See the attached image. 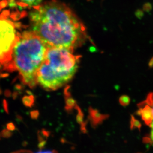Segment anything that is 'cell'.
Here are the masks:
<instances>
[{
	"label": "cell",
	"mask_w": 153,
	"mask_h": 153,
	"mask_svg": "<svg viewBox=\"0 0 153 153\" xmlns=\"http://www.w3.org/2000/svg\"><path fill=\"white\" fill-rule=\"evenodd\" d=\"M138 114L150 128L148 141L153 145V93H150L146 100L139 105Z\"/></svg>",
	"instance_id": "5"
},
{
	"label": "cell",
	"mask_w": 153,
	"mask_h": 153,
	"mask_svg": "<svg viewBox=\"0 0 153 153\" xmlns=\"http://www.w3.org/2000/svg\"><path fill=\"white\" fill-rule=\"evenodd\" d=\"M3 105H4V108L5 111H6L7 113H9L7 102L6 100H4V101H3Z\"/></svg>",
	"instance_id": "13"
},
{
	"label": "cell",
	"mask_w": 153,
	"mask_h": 153,
	"mask_svg": "<svg viewBox=\"0 0 153 153\" xmlns=\"http://www.w3.org/2000/svg\"><path fill=\"white\" fill-rule=\"evenodd\" d=\"M15 88H16V89H21V86L20 85H16V86H15Z\"/></svg>",
	"instance_id": "17"
},
{
	"label": "cell",
	"mask_w": 153,
	"mask_h": 153,
	"mask_svg": "<svg viewBox=\"0 0 153 153\" xmlns=\"http://www.w3.org/2000/svg\"><path fill=\"white\" fill-rule=\"evenodd\" d=\"M128 97H126L125 96H122L120 99V102L123 105H126L128 104L129 102Z\"/></svg>",
	"instance_id": "10"
},
{
	"label": "cell",
	"mask_w": 153,
	"mask_h": 153,
	"mask_svg": "<svg viewBox=\"0 0 153 153\" xmlns=\"http://www.w3.org/2000/svg\"><path fill=\"white\" fill-rule=\"evenodd\" d=\"M1 76L2 77H6L8 76L9 74H1Z\"/></svg>",
	"instance_id": "16"
},
{
	"label": "cell",
	"mask_w": 153,
	"mask_h": 153,
	"mask_svg": "<svg viewBox=\"0 0 153 153\" xmlns=\"http://www.w3.org/2000/svg\"><path fill=\"white\" fill-rule=\"evenodd\" d=\"M22 101L25 105L27 107H32L34 102V97L33 96H25L22 99Z\"/></svg>",
	"instance_id": "8"
},
{
	"label": "cell",
	"mask_w": 153,
	"mask_h": 153,
	"mask_svg": "<svg viewBox=\"0 0 153 153\" xmlns=\"http://www.w3.org/2000/svg\"><path fill=\"white\" fill-rule=\"evenodd\" d=\"M1 68H2L1 64V63H0V69H1Z\"/></svg>",
	"instance_id": "19"
},
{
	"label": "cell",
	"mask_w": 153,
	"mask_h": 153,
	"mask_svg": "<svg viewBox=\"0 0 153 153\" xmlns=\"http://www.w3.org/2000/svg\"><path fill=\"white\" fill-rule=\"evenodd\" d=\"M10 95H11V93H10V90H6L5 91V95L7 96V97H10Z\"/></svg>",
	"instance_id": "14"
},
{
	"label": "cell",
	"mask_w": 153,
	"mask_h": 153,
	"mask_svg": "<svg viewBox=\"0 0 153 153\" xmlns=\"http://www.w3.org/2000/svg\"><path fill=\"white\" fill-rule=\"evenodd\" d=\"M12 133L8 129H4L1 132V135L4 138H9L12 136Z\"/></svg>",
	"instance_id": "9"
},
{
	"label": "cell",
	"mask_w": 153,
	"mask_h": 153,
	"mask_svg": "<svg viewBox=\"0 0 153 153\" xmlns=\"http://www.w3.org/2000/svg\"><path fill=\"white\" fill-rule=\"evenodd\" d=\"M92 116L93 122L97 123L98 122L103 120L104 119V116L103 114H100V113H97V111L92 110V113H91Z\"/></svg>",
	"instance_id": "7"
},
{
	"label": "cell",
	"mask_w": 153,
	"mask_h": 153,
	"mask_svg": "<svg viewBox=\"0 0 153 153\" xmlns=\"http://www.w3.org/2000/svg\"><path fill=\"white\" fill-rule=\"evenodd\" d=\"M20 35L16 30L13 22L0 19V63L4 65L12 59L13 48Z\"/></svg>",
	"instance_id": "4"
},
{
	"label": "cell",
	"mask_w": 153,
	"mask_h": 153,
	"mask_svg": "<svg viewBox=\"0 0 153 153\" xmlns=\"http://www.w3.org/2000/svg\"><path fill=\"white\" fill-rule=\"evenodd\" d=\"M32 31L48 47L73 50L86 38L85 28L73 12L63 3L51 1L34 7L31 13Z\"/></svg>",
	"instance_id": "1"
},
{
	"label": "cell",
	"mask_w": 153,
	"mask_h": 153,
	"mask_svg": "<svg viewBox=\"0 0 153 153\" xmlns=\"http://www.w3.org/2000/svg\"><path fill=\"white\" fill-rule=\"evenodd\" d=\"M7 127L8 129L9 130H15V126L12 123H8L7 126Z\"/></svg>",
	"instance_id": "12"
},
{
	"label": "cell",
	"mask_w": 153,
	"mask_h": 153,
	"mask_svg": "<svg viewBox=\"0 0 153 153\" xmlns=\"http://www.w3.org/2000/svg\"><path fill=\"white\" fill-rule=\"evenodd\" d=\"M37 114H37V111H32L31 113V115H32V118H34V116H35L36 117H38Z\"/></svg>",
	"instance_id": "15"
},
{
	"label": "cell",
	"mask_w": 153,
	"mask_h": 153,
	"mask_svg": "<svg viewBox=\"0 0 153 153\" xmlns=\"http://www.w3.org/2000/svg\"><path fill=\"white\" fill-rule=\"evenodd\" d=\"M47 46L33 31L20 35L10 61L19 71L22 82L33 88L38 83L36 73L45 59Z\"/></svg>",
	"instance_id": "3"
},
{
	"label": "cell",
	"mask_w": 153,
	"mask_h": 153,
	"mask_svg": "<svg viewBox=\"0 0 153 153\" xmlns=\"http://www.w3.org/2000/svg\"><path fill=\"white\" fill-rule=\"evenodd\" d=\"M73 52L68 48L48 47L36 73L38 83L47 90H55L70 81L77 71L80 58Z\"/></svg>",
	"instance_id": "2"
},
{
	"label": "cell",
	"mask_w": 153,
	"mask_h": 153,
	"mask_svg": "<svg viewBox=\"0 0 153 153\" xmlns=\"http://www.w3.org/2000/svg\"><path fill=\"white\" fill-rule=\"evenodd\" d=\"M17 92H15L13 94V98L14 99L16 98V97H17Z\"/></svg>",
	"instance_id": "18"
},
{
	"label": "cell",
	"mask_w": 153,
	"mask_h": 153,
	"mask_svg": "<svg viewBox=\"0 0 153 153\" xmlns=\"http://www.w3.org/2000/svg\"><path fill=\"white\" fill-rule=\"evenodd\" d=\"M25 6L31 7H36L41 4L43 0H19Z\"/></svg>",
	"instance_id": "6"
},
{
	"label": "cell",
	"mask_w": 153,
	"mask_h": 153,
	"mask_svg": "<svg viewBox=\"0 0 153 153\" xmlns=\"http://www.w3.org/2000/svg\"><path fill=\"white\" fill-rule=\"evenodd\" d=\"M75 101H74V100L72 98H69L68 100L67 101V106L69 107V108H72L73 106L75 104Z\"/></svg>",
	"instance_id": "11"
}]
</instances>
